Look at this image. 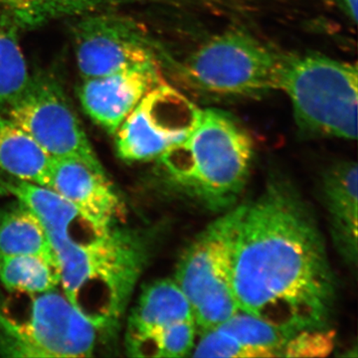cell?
<instances>
[{
  "label": "cell",
  "instance_id": "obj_13",
  "mask_svg": "<svg viewBox=\"0 0 358 358\" xmlns=\"http://www.w3.org/2000/svg\"><path fill=\"white\" fill-rule=\"evenodd\" d=\"M357 164L338 162L322 176V199L327 213L334 247L350 268H357Z\"/></svg>",
  "mask_w": 358,
  "mask_h": 358
},
{
  "label": "cell",
  "instance_id": "obj_8",
  "mask_svg": "<svg viewBox=\"0 0 358 358\" xmlns=\"http://www.w3.org/2000/svg\"><path fill=\"white\" fill-rule=\"evenodd\" d=\"M9 119L24 129L53 159H73L106 173L57 80L47 73L30 77L8 108Z\"/></svg>",
  "mask_w": 358,
  "mask_h": 358
},
{
  "label": "cell",
  "instance_id": "obj_16",
  "mask_svg": "<svg viewBox=\"0 0 358 358\" xmlns=\"http://www.w3.org/2000/svg\"><path fill=\"white\" fill-rule=\"evenodd\" d=\"M52 159L29 134L0 113V171L47 187Z\"/></svg>",
  "mask_w": 358,
  "mask_h": 358
},
{
  "label": "cell",
  "instance_id": "obj_3",
  "mask_svg": "<svg viewBox=\"0 0 358 358\" xmlns=\"http://www.w3.org/2000/svg\"><path fill=\"white\" fill-rule=\"evenodd\" d=\"M254 145L248 131L225 110H200L189 134L157 159L174 192L213 212L229 210L248 179Z\"/></svg>",
  "mask_w": 358,
  "mask_h": 358
},
{
  "label": "cell",
  "instance_id": "obj_20",
  "mask_svg": "<svg viewBox=\"0 0 358 358\" xmlns=\"http://www.w3.org/2000/svg\"><path fill=\"white\" fill-rule=\"evenodd\" d=\"M20 32L0 17V113L20 96L31 77L21 49Z\"/></svg>",
  "mask_w": 358,
  "mask_h": 358
},
{
  "label": "cell",
  "instance_id": "obj_19",
  "mask_svg": "<svg viewBox=\"0 0 358 358\" xmlns=\"http://www.w3.org/2000/svg\"><path fill=\"white\" fill-rule=\"evenodd\" d=\"M57 261L36 255L0 257V282L10 293L31 296L60 285Z\"/></svg>",
  "mask_w": 358,
  "mask_h": 358
},
{
  "label": "cell",
  "instance_id": "obj_2",
  "mask_svg": "<svg viewBox=\"0 0 358 358\" xmlns=\"http://www.w3.org/2000/svg\"><path fill=\"white\" fill-rule=\"evenodd\" d=\"M48 238L68 300L99 331L115 329L148 263L145 238L115 225L88 241L69 234Z\"/></svg>",
  "mask_w": 358,
  "mask_h": 358
},
{
  "label": "cell",
  "instance_id": "obj_25",
  "mask_svg": "<svg viewBox=\"0 0 358 358\" xmlns=\"http://www.w3.org/2000/svg\"><path fill=\"white\" fill-rule=\"evenodd\" d=\"M336 3L343 14L352 24H357L358 0H336Z\"/></svg>",
  "mask_w": 358,
  "mask_h": 358
},
{
  "label": "cell",
  "instance_id": "obj_11",
  "mask_svg": "<svg viewBox=\"0 0 358 358\" xmlns=\"http://www.w3.org/2000/svg\"><path fill=\"white\" fill-rule=\"evenodd\" d=\"M162 82L157 61H148L106 76L84 79L80 102L98 126L114 136L141 99Z\"/></svg>",
  "mask_w": 358,
  "mask_h": 358
},
{
  "label": "cell",
  "instance_id": "obj_5",
  "mask_svg": "<svg viewBox=\"0 0 358 358\" xmlns=\"http://www.w3.org/2000/svg\"><path fill=\"white\" fill-rule=\"evenodd\" d=\"M239 206L209 224L183 252L174 281L192 305L195 324L214 329L239 310L232 287V256Z\"/></svg>",
  "mask_w": 358,
  "mask_h": 358
},
{
  "label": "cell",
  "instance_id": "obj_6",
  "mask_svg": "<svg viewBox=\"0 0 358 358\" xmlns=\"http://www.w3.org/2000/svg\"><path fill=\"white\" fill-rule=\"evenodd\" d=\"M284 54L240 31L216 35L186 60V79L200 91L252 96L279 90Z\"/></svg>",
  "mask_w": 358,
  "mask_h": 358
},
{
  "label": "cell",
  "instance_id": "obj_22",
  "mask_svg": "<svg viewBox=\"0 0 358 358\" xmlns=\"http://www.w3.org/2000/svg\"><path fill=\"white\" fill-rule=\"evenodd\" d=\"M216 327L230 334L242 345L265 350L272 357H282L285 346L294 336L288 331L240 310Z\"/></svg>",
  "mask_w": 358,
  "mask_h": 358
},
{
  "label": "cell",
  "instance_id": "obj_7",
  "mask_svg": "<svg viewBox=\"0 0 358 358\" xmlns=\"http://www.w3.org/2000/svg\"><path fill=\"white\" fill-rule=\"evenodd\" d=\"M24 320L0 310V350L9 357H88L99 329L57 288L31 294Z\"/></svg>",
  "mask_w": 358,
  "mask_h": 358
},
{
  "label": "cell",
  "instance_id": "obj_9",
  "mask_svg": "<svg viewBox=\"0 0 358 358\" xmlns=\"http://www.w3.org/2000/svg\"><path fill=\"white\" fill-rule=\"evenodd\" d=\"M199 107L162 82L141 99L114 134L117 155L129 162L159 159L189 134Z\"/></svg>",
  "mask_w": 358,
  "mask_h": 358
},
{
  "label": "cell",
  "instance_id": "obj_10",
  "mask_svg": "<svg viewBox=\"0 0 358 358\" xmlns=\"http://www.w3.org/2000/svg\"><path fill=\"white\" fill-rule=\"evenodd\" d=\"M72 34L78 69L83 79L106 76L141 63L157 61L145 32L115 11L77 18Z\"/></svg>",
  "mask_w": 358,
  "mask_h": 358
},
{
  "label": "cell",
  "instance_id": "obj_23",
  "mask_svg": "<svg viewBox=\"0 0 358 358\" xmlns=\"http://www.w3.org/2000/svg\"><path fill=\"white\" fill-rule=\"evenodd\" d=\"M194 357L259 358L272 357L270 353L242 345L217 327L202 331L199 343L193 348Z\"/></svg>",
  "mask_w": 358,
  "mask_h": 358
},
{
  "label": "cell",
  "instance_id": "obj_21",
  "mask_svg": "<svg viewBox=\"0 0 358 358\" xmlns=\"http://www.w3.org/2000/svg\"><path fill=\"white\" fill-rule=\"evenodd\" d=\"M196 329L194 320H185L128 341L127 348L134 357H186L194 348Z\"/></svg>",
  "mask_w": 358,
  "mask_h": 358
},
{
  "label": "cell",
  "instance_id": "obj_12",
  "mask_svg": "<svg viewBox=\"0 0 358 358\" xmlns=\"http://www.w3.org/2000/svg\"><path fill=\"white\" fill-rule=\"evenodd\" d=\"M47 187L76 207L96 235L107 232L122 214V205L107 174L73 159H52Z\"/></svg>",
  "mask_w": 358,
  "mask_h": 358
},
{
  "label": "cell",
  "instance_id": "obj_26",
  "mask_svg": "<svg viewBox=\"0 0 358 358\" xmlns=\"http://www.w3.org/2000/svg\"><path fill=\"white\" fill-rule=\"evenodd\" d=\"M0 189H2V190H3V188H0Z\"/></svg>",
  "mask_w": 358,
  "mask_h": 358
},
{
  "label": "cell",
  "instance_id": "obj_18",
  "mask_svg": "<svg viewBox=\"0 0 358 358\" xmlns=\"http://www.w3.org/2000/svg\"><path fill=\"white\" fill-rule=\"evenodd\" d=\"M0 183L3 192L10 193L36 215L47 235L72 236L73 223L84 220L74 205L51 188L13 178Z\"/></svg>",
  "mask_w": 358,
  "mask_h": 358
},
{
  "label": "cell",
  "instance_id": "obj_14",
  "mask_svg": "<svg viewBox=\"0 0 358 358\" xmlns=\"http://www.w3.org/2000/svg\"><path fill=\"white\" fill-rule=\"evenodd\" d=\"M185 320H194V317L192 305L178 282L157 280L145 287L129 315L127 341Z\"/></svg>",
  "mask_w": 358,
  "mask_h": 358
},
{
  "label": "cell",
  "instance_id": "obj_4",
  "mask_svg": "<svg viewBox=\"0 0 358 358\" xmlns=\"http://www.w3.org/2000/svg\"><path fill=\"white\" fill-rule=\"evenodd\" d=\"M279 90L306 136L357 140V64L320 54H284Z\"/></svg>",
  "mask_w": 358,
  "mask_h": 358
},
{
  "label": "cell",
  "instance_id": "obj_1",
  "mask_svg": "<svg viewBox=\"0 0 358 358\" xmlns=\"http://www.w3.org/2000/svg\"><path fill=\"white\" fill-rule=\"evenodd\" d=\"M232 287L240 310L289 333L329 327L336 282L326 241L286 179H273L255 200L240 205Z\"/></svg>",
  "mask_w": 358,
  "mask_h": 358
},
{
  "label": "cell",
  "instance_id": "obj_15",
  "mask_svg": "<svg viewBox=\"0 0 358 358\" xmlns=\"http://www.w3.org/2000/svg\"><path fill=\"white\" fill-rule=\"evenodd\" d=\"M140 1L145 0H0V17L22 32L65 18L115 11Z\"/></svg>",
  "mask_w": 358,
  "mask_h": 358
},
{
  "label": "cell",
  "instance_id": "obj_24",
  "mask_svg": "<svg viewBox=\"0 0 358 358\" xmlns=\"http://www.w3.org/2000/svg\"><path fill=\"white\" fill-rule=\"evenodd\" d=\"M336 333L329 329H306L292 336L285 346L282 357H324L334 348Z\"/></svg>",
  "mask_w": 358,
  "mask_h": 358
},
{
  "label": "cell",
  "instance_id": "obj_17",
  "mask_svg": "<svg viewBox=\"0 0 358 358\" xmlns=\"http://www.w3.org/2000/svg\"><path fill=\"white\" fill-rule=\"evenodd\" d=\"M20 255L42 256L56 260L43 225L26 205L17 200L0 210V257Z\"/></svg>",
  "mask_w": 358,
  "mask_h": 358
}]
</instances>
